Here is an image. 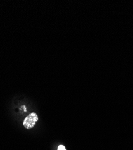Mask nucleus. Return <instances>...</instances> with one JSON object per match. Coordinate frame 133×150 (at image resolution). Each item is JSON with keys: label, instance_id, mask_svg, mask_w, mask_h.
<instances>
[{"label": "nucleus", "instance_id": "obj_1", "mask_svg": "<svg viewBox=\"0 0 133 150\" xmlns=\"http://www.w3.org/2000/svg\"><path fill=\"white\" fill-rule=\"evenodd\" d=\"M39 120L38 115L34 112L29 114L23 120V125L27 129H31L33 128Z\"/></svg>", "mask_w": 133, "mask_h": 150}, {"label": "nucleus", "instance_id": "obj_2", "mask_svg": "<svg viewBox=\"0 0 133 150\" xmlns=\"http://www.w3.org/2000/svg\"><path fill=\"white\" fill-rule=\"evenodd\" d=\"M58 150H66L65 148L63 145H59L58 148Z\"/></svg>", "mask_w": 133, "mask_h": 150}]
</instances>
